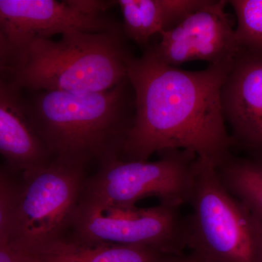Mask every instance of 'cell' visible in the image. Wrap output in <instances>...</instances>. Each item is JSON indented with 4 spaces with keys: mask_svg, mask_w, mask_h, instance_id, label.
I'll return each instance as SVG.
<instances>
[{
    "mask_svg": "<svg viewBox=\"0 0 262 262\" xmlns=\"http://www.w3.org/2000/svg\"><path fill=\"white\" fill-rule=\"evenodd\" d=\"M0 262H29L23 251L10 243L0 244Z\"/></svg>",
    "mask_w": 262,
    "mask_h": 262,
    "instance_id": "cell-19",
    "label": "cell"
},
{
    "mask_svg": "<svg viewBox=\"0 0 262 262\" xmlns=\"http://www.w3.org/2000/svg\"><path fill=\"white\" fill-rule=\"evenodd\" d=\"M168 262H198L196 260H194L192 256H175V257L172 258Z\"/></svg>",
    "mask_w": 262,
    "mask_h": 262,
    "instance_id": "cell-20",
    "label": "cell"
},
{
    "mask_svg": "<svg viewBox=\"0 0 262 262\" xmlns=\"http://www.w3.org/2000/svg\"><path fill=\"white\" fill-rule=\"evenodd\" d=\"M23 175L10 244L24 249L65 237L87 179L84 168L51 160Z\"/></svg>",
    "mask_w": 262,
    "mask_h": 262,
    "instance_id": "cell-6",
    "label": "cell"
},
{
    "mask_svg": "<svg viewBox=\"0 0 262 262\" xmlns=\"http://www.w3.org/2000/svg\"><path fill=\"white\" fill-rule=\"evenodd\" d=\"M236 39L242 49L262 52V0H232Z\"/></svg>",
    "mask_w": 262,
    "mask_h": 262,
    "instance_id": "cell-15",
    "label": "cell"
},
{
    "mask_svg": "<svg viewBox=\"0 0 262 262\" xmlns=\"http://www.w3.org/2000/svg\"><path fill=\"white\" fill-rule=\"evenodd\" d=\"M215 168L226 189L262 222V158L231 155Z\"/></svg>",
    "mask_w": 262,
    "mask_h": 262,
    "instance_id": "cell-14",
    "label": "cell"
},
{
    "mask_svg": "<svg viewBox=\"0 0 262 262\" xmlns=\"http://www.w3.org/2000/svg\"><path fill=\"white\" fill-rule=\"evenodd\" d=\"M72 9L87 16L104 15L107 10L116 6L117 1L106 0H65Z\"/></svg>",
    "mask_w": 262,
    "mask_h": 262,
    "instance_id": "cell-17",
    "label": "cell"
},
{
    "mask_svg": "<svg viewBox=\"0 0 262 262\" xmlns=\"http://www.w3.org/2000/svg\"><path fill=\"white\" fill-rule=\"evenodd\" d=\"M19 191L0 168V244L10 243Z\"/></svg>",
    "mask_w": 262,
    "mask_h": 262,
    "instance_id": "cell-16",
    "label": "cell"
},
{
    "mask_svg": "<svg viewBox=\"0 0 262 262\" xmlns=\"http://www.w3.org/2000/svg\"><path fill=\"white\" fill-rule=\"evenodd\" d=\"M20 91L9 79L0 80V155L24 173L51 158L31 125Z\"/></svg>",
    "mask_w": 262,
    "mask_h": 262,
    "instance_id": "cell-11",
    "label": "cell"
},
{
    "mask_svg": "<svg viewBox=\"0 0 262 262\" xmlns=\"http://www.w3.org/2000/svg\"><path fill=\"white\" fill-rule=\"evenodd\" d=\"M187 248L198 262H262V222L224 187L214 166L198 159Z\"/></svg>",
    "mask_w": 262,
    "mask_h": 262,
    "instance_id": "cell-4",
    "label": "cell"
},
{
    "mask_svg": "<svg viewBox=\"0 0 262 262\" xmlns=\"http://www.w3.org/2000/svg\"><path fill=\"white\" fill-rule=\"evenodd\" d=\"M14 65V53L8 39L0 30V80L10 78Z\"/></svg>",
    "mask_w": 262,
    "mask_h": 262,
    "instance_id": "cell-18",
    "label": "cell"
},
{
    "mask_svg": "<svg viewBox=\"0 0 262 262\" xmlns=\"http://www.w3.org/2000/svg\"><path fill=\"white\" fill-rule=\"evenodd\" d=\"M0 30L17 57L33 40L72 31L102 32L122 30V25L106 15L81 14L64 1L0 0Z\"/></svg>",
    "mask_w": 262,
    "mask_h": 262,
    "instance_id": "cell-9",
    "label": "cell"
},
{
    "mask_svg": "<svg viewBox=\"0 0 262 262\" xmlns=\"http://www.w3.org/2000/svg\"><path fill=\"white\" fill-rule=\"evenodd\" d=\"M133 56L122 30L72 31L57 41L39 38L29 43L9 80L20 91L102 92L127 78Z\"/></svg>",
    "mask_w": 262,
    "mask_h": 262,
    "instance_id": "cell-3",
    "label": "cell"
},
{
    "mask_svg": "<svg viewBox=\"0 0 262 262\" xmlns=\"http://www.w3.org/2000/svg\"><path fill=\"white\" fill-rule=\"evenodd\" d=\"M232 63L185 71L144 49L127 64L135 94L134 122L120 159L146 161L169 149L192 151L217 166L230 156L232 141L221 103V90Z\"/></svg>",
    "mask_w": 262,
    "mask_h": 262,
    "instance_id": "cell-1",
    "label": "cell"
},
{
    "mask_svg": "<svg viewBox=\"0 0 262 262\" xmlns=\"http://www.w3.org/2000/svg\"><path fill=\"white\" fill-rule=\"evenodd\" d=\"M31 92L29 121L51 160L85 168L120 158L136 110L127 77L102 92Z\"/></svg>",
    "mask_w": 262,
    "mask_h": 262,
    "instance_id": "cell-2",
    "label": "cell"
},
{
    "mask_svg": "<svg viewBox=\"0 0 262 262\" xmlns=\"http://www.w3.org/2000/svg\"><path fill=\"white\" fill-rule=\"evenodd\" d=\"M75 241L86 244L144 246L183 256L187 248V220L179 207L160 203L149 208L95 209L80 205L72 223Z\"/></svg>",
    "mask_w": 262,
    "mask_h": 262,
    "instance_id": "cell-7",
    "label": "cell"
},
{
    "mask_svg": "<svg viewBox=\"0 0 262 262\" xmlns=\"http://www.w3.org/2000/svg\"><path fill=\"white\" fill-rule=\"evenodd\" d=\"M221 103L232 146L262 158V52L241 50L222 84Z\"/></svg>",
    "mask_w": 262,
    "mask_h": 262,
    "instance_id": "cell-10",
    "label": "cell"
},
{
    "mask_svg": "<svg viewBox=\"0 0 262 262\" xmlns=\"http://www.w3.org/2000/svg\"><path fill=\"white\" fill-rule=\"evenodd\" d=\"M227 4L225 0H209L177 27L160 34L157 44L146 48L160 61L173 67L194 61L208 65L233 63L242 48L226 13Z\"/></svg>",
    "mask_w": 262,
    "mask_h": 262,
    "instance_id": "cell-8",
    "label": "cell"
},
{
    "mask_svg": "<svg viewBox=\"0 0 262 262\" xmlns=\"http://www.w3.org/2000/svg\"><path fill=\"white\" fill-rule=\"evenodd\" d=\"M208 0H117L122 32L146 49L155 34H161L201 9Z\"/></svg>",
    "mask_w": 262,
    "mask_h": 262,
    "instance_id": "cell-13",
    "label": "cell"
},
{
    "mask_svg": "<svg viewBox=\"0 0 262 262\" xmlns=\"http://www.w3.org/2000/svg\"><path fill=\"white\" fill-rule=\"evenodd\" d=\"M18 249L29 262H168L177 256L144 246L86 244L66 236Z\"/></svg>",
    "mask_w": 262,
    "mask_h": 262,
    "instance_id": "cell-12",
    "label": "cell"
},
{
    "mask_svg": "<svg viewBox=\"0 0 262 262\" xmlns=\"http://www.w3.org/2000/svg\"><path fill=\"white\" fill-rule=\"evenodd\" d=\"M156 161H128L120 158L100 165L86 179L80 205L95 209H131L149 196L160 203L180 208L192 195L198 157L188 150L158 153Z\"/></svg>",
    "mask_w": 262,
    "mask_h": 262,
    "instance_id": "cell-5",
    "label": "cell"
}]
</instances>
